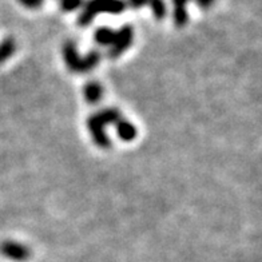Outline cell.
<instances>
[{
  "instance_id": "obj_1",
  "label": "cell",
  "mask_w": 262,
  "mask_h": 262,
  "mask_svg": "<svg viewBox=\"0 0 262 262\" xmlns=\"http://www.w3.org/2000/svg\"><path fill=\"white\" fill-rule=\"evenodd\" d=\"M121 119V114L117 108H104L97 114L91 115L87 121L89 131L93 137L94 143L102 148L110 147V139L107 137L104 127L108 123H117Z\"/></svg>"
},
{
  "instance_id": "obj_2",
  "label": "cell",
  "mask_w": 262,
  "mask_h": 262,
  "mask_svg": "<svg viewBox=\"0 0 262 262\" xmlns=\"http://www.w3.org/2000/svg\"><path fill=\"white\" fill-rule=\"evenodd\" d=\"M124 8H126V3L123 0H89L78 17V25L86 27L98 14L118 15L122 14Z\"/></svg>"
},
{
  "instance_id": "obj_3",
  "label": "cell",
  "mask_w": 262,
  "mask_h": 262,
  "mask_svg": "<svg viewBox=\"0 0 262 262\" xmlns=\"http://www.w3.org/2000/svg\"><path fill=\"white\" fill-rule=\"evenodd\" d=\"M63 56L67 67L74 73H87L93 70L100 60V54L98 51H91L86 58H80L73 41H67L63 46Z\"/></svg>"
},
{
  "instance_id": "obj_4",
  "label": "cell",
  "mask_w": 262,
  "mask_h": 262,
  "mask_svg": "<svg viewBox=\"0 0 262 262\" xmlns=\"http://www.w3.org/2000/svg\"><path fill=\"white\" fill-rule=\"evenodd\" d=\"M134 39V30L131 26H123L118 31H115V39L108 50L110 58H118L121 56L126 50L128 49Z\"/></svg>"
},
{
  "instance_id": "obj_5",
  "label": "cell",
  "mask_w": 262,
  "mask_h": 262,
  "mask_svg": "<svg viewBox=\"0 0 262 262\" xmlns=\"http://www.w3.org/2000/svg\"><path fill=\"white\" fill-rule=\"evenodd\" d=\"M0 253L8 259L12 261H26L30 257V249L27 246L21 245L19 242L15 241H6L0 245Z\"/></svg>"
},
{
  "instance_id": "obj_6",
  "label": "cell",
  "mask_w": 262,
  "mask_h": 262,
  "mask_svg": "<svg viewBox=\"0 0 262 262\" xmlns=\"http://www.w3.org/2000/svg\"><path fill=\"white\" fill-rule=\"evenodd\" d=\"M187 3L189 0H172L174 6V23L177 27H183L187 23L189 19V12H187Z\"/></svg>"
},
{
  "instance_id": "obj_7",
  "label": "cell",
  "mask_w": 262,
  "mask_h": 262,
  "mask_svg": "<svg viewBox=\"0 0 262 262\" xmlns=\"http://www.w3.org/2000/svg\"><path fill=\"white\" fill-rule=\"evenodd\" d=\"M117 133L118 137L124 142H130L137 137V128L134 124H131L130 122L124 121V119H119L117 122Z\"/></svg>"
},
{
  "instance_id": "obj_8",
  "label": "cell",
  "mask_w": 262,
  "mask_h": 262,
  "mask_svg": "<svg viewBox=\"0 0 262 262\" xmlns=\"http://www.w3.org/2000/svg\"><path fill=\"white\" fill-rule=\"evenodd\" d=\"M103 97V89L98 82H89L84 87V98L90 103H97Z\"/></svg>"
},
{
  "instance_id": "obj_9",
  "label": "cell",
  "mask_w": 262,
  "mask_h": 262,
  "mask_svg": "<svg viewBox=\"0 0 262 262\" xmlns=\"http://www.w3.org/2000/svg\"><path fill=\"white\" fill-rule=\"evenodd\" d=\"M114 39H115V31L108 27H100L98 28L97 32H95V40H97L98 45L100 46L110 47V46L113 45Z\"/></svg>"
},
{
  "instance_id": "obj_10",
  "label": "cell",
  "mask_w": 262,
  "mask_h": 262,
  "mask_svg": "<svg viewBox=\"0 0 262 262\" xmlns=\"http://www.w3.org/2000/svg\"><path fill=\"white\" fill-rule=\"evenodd\" d=\"M14 52H15V41L11 38L4 39V40L0 43V64L6 62L7 59H10Z\"/></svg>"
},
{
  "instance_id": "obj_11",
  "label": "cell",
  "mask_w": 262,
  "mask_h": 262,
  "mask_svg": "<svg viewBox=\"0 0 262 262\" xmlns=\"http://www.w3.org/2000/svg\"><path fill=\"white\" fill-rule=\"evenodd\" d=\"M148 6L151 7L152 14L158 20H162L163 17L166 16L167 10H166V4L163 0H148Z\"/></svg>"
},
{
  "instance_id": "obj_12",
  "label": "cell",
  "mask_w": 262,
  "mask_h": 262,
  "mask_svg": "<svg viewBox=\"0 0 262 262\" xmlns=\"http://www.w3.org/2000/svg\"><path fill=\"white\" fill-rule=\"evenodd\" d=\"M60 2V7L66 12L70 11H75L83 6V0H59Z\"/></svg>"
},
{
  "instance_id": "obj_13",
  "label": "cell",
  "mask_w": 262,
  "mask_h": 262,
  "mask_svg": "<svg viewBox=\"0 0 262 262\" xmlns=\"http://www.w3.org/2000/svg\"><path fill=\"white\" fill-rule=\"evenodd\" d=\"M45 0H19V3L23 4L25 7L31 8V10H35V8H39L43 4Z\"/></svg>"
},
{
  "instance_id": "obj_14",
  "label": "cell",
  "mask_w": 262,
  "mask_h": 262,
  "mask_svg": "<svg viewBox=\"0 0 262 262\" xmlns=\"http://www.w3.org/2000/svg\"><path fill=\"white\" fill-rule=\"evenodd\" d=\"M126 4L130 8H133V10H138V8H142L143 6H148V0H127Z\"/></svg>"
},
{
  "instance_id": "obj_15",
  "label": "cell",
  "mask_w": 262,
  "mask_h": 262,
  "mask_svg": "<svg viewBox=\"0 0 262 262\" xmlns=\"http://www.w3.org/2000/svg\"><path fill=\"white\" fill-rule=\"evenodd\" d=\"M195 2L201 8H209L211 7L214 3V0H195Z\"/></svg>"
}]
</instances>
